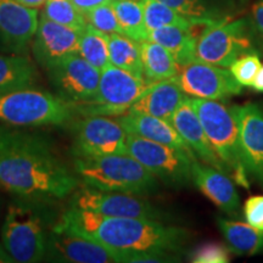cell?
I'll return each instance as SVG.
<instances>
[{
    "instance_id": "obj_21",
    "label": "cell",
    "mask_w": 263,
    "mask_h": 263,
    "mask_svg": "<svg viewBox=\"0 0 263 263\" xmlns=\"http://www.w3.org/2000/svg\"><path fill=\"white\" fill-rule=\"evenodd\" d=\"M116 120L121 123L127 134H133V136L144 138V139L156 141L163 145H168L193 154V151L189 149L185 141L182 139L178 132L174 129L168 121L150 116V115L133 112L121 115Z\"/></svg>"
},
{
    "instance_id": "obj_37",
    "label": "cell",
    "mask_w": 263,
    "mask_h": 263,
    "mask_svg": "<svg viewBox=\"0 0 263 263\" xmlns=\"http://www.w3.org/2000/svg\"><path fill=\"white\" fill-rule=\"evenodd\" d=\"M252 20H254L256 31L263 39V0H258L252 6Z\"/></svg>"
},
{
    "instance_id": "obj_31",
    "label": "cell",
    "mask_w": 263,
    "mask_h": 263,
    "mask_svg": "<svg viewBox=\"0 0 263 263\" xmlns=\"http://www.w3.org/2000/svg\"><path fill=\"white\" fill-rule=\"evenodd\" d=\"M159 2L195 21H212L219 18L207 0H159Z\"/></svg>"
},
{
    "instance_id": "obj_29",
    "label": "cell",
    "mask_w": 263,
    "mask_h": 263,
    "mask_svg": "<svg viewBox=\"0 0 263 263\" xmlns=\"http://www.w3.org/2000/svg\"><path fill=\"white\" fill-rule=\"evenodd\" d=\"M143 6L144 22L147 33L164 26H180V27H190L196 24L195 20H190L178 11L170 8L159 0H140Z\"/></svg>"
},
{
    "instance_id": "obj_7",
    "label": "cell",
    "mask_w": 263,
    "mask_h": 263,
    "mask_svg": "<svg viewBox=\"0 0 263 263\" xmlns=\"http://www.w3.org/2000/svg\"><path fill=\"white\" fill-rule=\"evenodd\" d=\"M254 51L244 18L213 20L199 35L195 60L219 67H229L241 55Z\"/></svg>"
},
{
    "instance_id": "obj_36",
    "label": "cell",
    "mask_w": 263,
    "mask_h": 263,
    "mask_svg": "<svg viewBox=\"0 0 263 263\" xmlns=\"http://www.w3.org/2000/svg\"><path fill=\"white\" fill-rule=\"evenodd\" d=\"M244 216L250 226L263 230V195L250 196L244 203Z\"/></svg>"
},
{
    "instance_id": "obj_32",
    "label": "cell",
    "mask_w": 263,
    "mask_h": 263,
    "mask_svg": "<svg viewBox=\"0 0 263 263\" xmlns=\"http://www.w3.org/2000/svg\"><path fill=\"white\" fill-rule=\"evenodd\" d=\"M84 16L88 25H90L98 31L105 33V34L110 35L114 33L122 34V29H121L117 16L115 14L112 2L89 10L88 12H85Z\"/></svg>"
},
{
    "instance_id": "obj_14",
    "label": "cell",
    "mask_w": 263,
    "mask_h": 263,
    "mask_svg": "<svg viewBox=\"0 0 263 263\" xmlns=\"http://www.w3.org/2000/svg\"><path fill=\"white\" fill-rule=\"evenodd\" d=\"M82 32L57 24L42 14L32 41L35 60L42 67L49 70L65 58L78 54Z\"/></svg>"
},
{
    "instance_id": "obj_27",
    "label": "cell",
    "mask_w": 263,
    "mask_h": 263,
    "mask_svg": "<svg viewBox=\"0 0 263 263\" xmlns=\"http://www.w3.org/2000/svg\"><path fill=\"white\" fill-rule=\"evenodd\" d=\"M115 14L122 29V34L137 42L147 39L143 6L140 0H112Z\"/></svg>"
},
{
    "instance_id": "obj_3",
    "label": "cell",
    "mask_w": 263,
    "mask_h": 263,
    "mask_svg": "<svg viewBox=\"0 0 263 263\" xmlns=\"http://www.w3.org/2000/svg\"><path fill=\"white\" fill-rule=\"evenodd\" d=\"M74 173L91 188L145 195L157 188V178L128 154L76 157Z\"/></svg>"
},
{
    "instance_id": "obj_20",
    "label": "cell",
    "mask_w": 263,
    "mask_h": 263,
    "mask_svg": "<svg viewBox=\"0 0 263 263\" xmlns=\"http://www.w3.org/2000/svg\"><path fill=\"white\" fill-rule=\"evenodd\" d=\"M186 95L177 83L176 77L149 85L145 93L138 99L127 112L155 116L170 122L174 111L180 106Z\"/></svg>"
},
{
    "instance_id": "obj_24",
    "label": "cell",
    "mask_w": 263,
    "mask_h": 263,
    "mask_svg": "<svg viewBox=\"0 0 263 263\" xmlns=\"http://www.w3.org/2000/svg\"><path fill=\"white\" fill-rule=\"evenodd\" d=\"M37 80V68L27 57L0 55V94L16 88L34 85Z\"/></svg>"
},
{
    "instance_id": "obj_4",
    "label": "cell",
    "mask_w": 263,
    "mask_h": 263,
    "mask_svg": "<svg viewBox=\"0 0 263 263\" xmlns=\"http://www.w3.org/2000/svg\"><path fill=\"white\" fill-rule=\"evenodd\" d=\"M74 114L70 103L34 85L0 94V122L9 126H61L70 122Z\"/></svg>"
},
{
    "instance_id": "obj_2",
    "label": "cell",
    "mask_w": 263,
    "mask_h": 263,
    "mask_svg": "<svg viewBox=\"0 0 263 263\" xmlns=\"http://www.w3.org/2000/svg\"><path fill=\"white\" fill-rule=\"evenodd\" d=\"M0 188L24 197L62 199L78 188V178L48 144H39L0 151Z\"/></svg>"
},
{
    "instance_id": "obj_8",
    "label": "cell",
    "mask_w": 263,
    "mask_h": 263,
    "mask_svg": "<svg viewBox=\"0 0 263 263\" xmlns=\"http://www.w3.org/2000/svg\"><path fill=\"white\" fill-rule=\"evenodd\" d=\"M150 84L129 72L108 65L101 70L97 94L90 103L72 105L76 112L84 116H116L126 114L132 105L145 93Z\"/></svg>"
},
{
    "instance_id": "obj_38",
    "label": "cell",
    "mask_w": 263,
    "mask_h": 263,
    "mask_svg": "<svg viewBox=\"0 0 263 263\" xmlns=\"http://www.w3.org/2000/svg\"><path fill=\"white\" fill-rule=\"evenodd\" d=\"M112 0H72V3L77 6L80 11L83 12H88L89 10L97 8L99 5L106 4V3H111Z\"/></svg>"
},
{
    "instance_id": "obj_15",
    "label": "cell",
    "mask_w": 263,
    "mask_h": 263,
    "mask_svg": "<svg viewBox=\"0 0 263 263\" xmlns=\"http://www.w3.org/2000/svg\"><path fill=\"white\" fill-rule=\"evenodd\" d=\"M59 262L115 263L122 262L120 256L93 239L52 228L47 239L45 256Z\"/></svg>"
},
{
    "instance_id": "obj_18",
    "label": "cell",
    "mask_w": 263,
    "mask_h": 263,
    "mask_svg": "<svg viewBox=\"0 0 263 263\" xmlns=\"http://www.w3.org/2000/svg\"><path fill=\"white\" fill-rule=\"evenodd\" d=\"M170 123L178 132V134L185 141L189 149L193 151L196 159H199L202 163L209 164V166L227 173L224 164L217 156L216 151L213 150L212 145L207 139L202 124L200 122L199 116H197L189 97L184 99L180 106L174 111L170 118Z\"/></svg>"
},
{
    "instance_id": "obj_11",
    "label": "cell",
    "mask_w": 263,
    "mask_h": 263,
    "mask_svg": "<svg viewBox=\"0 0 263 263\" xmlns=\"http://www.w3.org/2000/svg\"><path fill=\"white\" fill-rule=\"evenodd\" d=\"M73 153L76 157L127 154V132L116 118L85 116L76 124Z\"/></svg>"
},
{
    "instance_id": "obj_6",
    "label": "cell",
    "mask_w": 263,
    "mask_h": 263,
    "mask_svg": "<svg viewBox=\"0 0 263 263\" xmlns=\"http://www.w3.org/2000/svg\"><path fill=\"white\" fill-rule=\"evenodd\" d=\"M47 239L41 216L31 206L15 202L8 207L2 227V244L12 261H42L47 251Z\"/></svg>"
},
{
    "instance_id": "obj_9",
    "label": "cell",
    "mask_w": 263,
    "mask_h": 263,
    "mask_svg": "<svg viewBox=\"0 0 263 263\" xmlns=\"http://www.w3.org/2000/svg\"><path fill=\"white\" fill-rule=\"evenodd\" d=\"M127 154L168 185H185L192 179V163L196 157L186 151L127 134Z\"/></svg>"
},
{
    "instance_id": "obj_22",
    "label": "cell",
    "mask_w": 263,
    "mask_h": 263,
    "mask_svg": "<svg viewBox=\"0 0 263 263\" xmlns=\"http://www.w3.org/2000/svg\"><path fill=\"white\" fill-rule=\"evenodd\" d=\"M210 22L211 21H199L190 27L164 26L149 32L147 41L155 42L166 48L182 67L195 60L197 38Z\"/></svg>"
},
{
    "instance_id": "obj_28",
    "label": "cell",
    "mask_w": 263,
    "mask_h": 263,
    "mask_svg": "<svg viewBox=\"0 0 263 263\" xmlns=\"http://www.w3.org/2000/svg\"><path fill=\"white\" fill-rule=\"evenodd\" d=\"M78 55L98 70H104L110 65L108 58V34L98 31L90 25L81 33Z\"/></svg>"
},
{
    "instance_id": "obj_30",
    "label": "cell",
    "mask_w": 263,
    "mask_h": 263,
    "mask_svg": "<svg viewBox=\"0 0 263 263\" xmlns=\"http://www.w3.org/2000/svg\"><path fill=\"white\" fill-rule=\"evenodd\" d=\"M42 14L51 21L62 26L83 31L88 22L82 11L78 10L72 0H47L43 6Z\"/></svg>"
},
{
    "instance_id": "obj_40",
    "label": "cell",
    "mask_w": 263,
    "mask_h": 263,
    "mask_svg": "<svg viewBox=\"0 0 263 263\" xmlns=\"http://www.w3.org/2000/svg\"><path fill=\"white\" fill-rule=\"evenodd\" d=\"M252 88H254L256 91H258V93H263V66H261L257 76H256Z\"/></svg>"
},
{
    "instance_id": "obj_23",
    "label": "cell",
    "mask_w": 263,
    "mask_h": 263,
    "mask_svg": "<svg viewBox=\"0 0 263 263\" xmlns=\"http://www.w3.org/2000/svg\"><path fill=\"white\" fill-rule=\"evenodd\" d=\"M141 62H143L144 81L147 84L168 80L179 73L180 66L173 55L155 42H140Z\"/></svg>"
},
{
    "instance_id": "obj_10",
    "label": "cell",
    "mask_w": 263,
    "mask_h": 263,
    "mask_svg": "<svg viewBox=\"0 0 263 263\" xmlns=\"http://www.w3.org/2000/svg\"><path fill=\"white\" fill-rule=\"evenodd\" d=\"M70 209L89 211L108 217H133V218L160 221L161 213L144 200L133 194L105 192L83 185L72 193Z\"/></svg>"
},
{
    "instance_id": "obj_1",
    "label": "cell",
    "mask_w": 263,
    "mask_h": 263,
    "mask_svg": "<svg viewBox=\"0 0 263 263\" xmlns=\"http://www.w3.org/2000/svg\"><path fill=\"white\" fill-rule=\"evenodd\" d=\"M54 228L93 239L122 262L173 261L188 240L186 230L155 219L108 217L74 209L66 210Z\"/></svg>"
},
{
    "instance_id": "obj_13",
    "label": "cell",
    "mask_w": 263,
    "mask_h": 263,
    "mask_svg": "<svg viewBox=\"0 0 263 263\" xmlns=\"http://www.w3.org/2000/svg\"><path fill=\"white\" fill-rule=\"evenodd\" d=\"M176 80L183 93L192 98L219 101L241 91V85L226 67L197 60L182 66Z\"/></svg>"
},
{
    "instance_id": "obj_35",
    "label": "cell",
    "mask_w": 263,
    "mask_h": 263,
    "mask_svg": "<svg viewBox=\"0 0 263 263\" xmlns=\"http://www.w3.org/2000/svg\"><path fill=\"white\" fill-rule=\"evenodd\" d=\"M39 144H47L41 138L32 136V134L16 132L9 128L0 127V151L14 147L27 146V145H39Z\"/></svg>"
},
{
    "instance_id": "obj_19",
    "label": "cell",
    "mask_w": 263,
    "mask_h": 263,
    "mask_svg": "<svg viewBox=\"0 0 263 263\" xmlns=\"http://www.w3.org/2000/svg\"><path fill=\"white\" fill-rule=\"evenodd\" d=\"M192 179L197 189L228 215H236L240 199L228 174L195 159L192 163Z\"/></svg>"
},
{
    "instance_id": "obj_5",
    "label": "cell",
    "mask_w": 263,
    "mask_h": 263,
    "mask_svg": "<svg viewBox=\"0 0 263 263\" xmlns=\"http://www.w3.org/2000/svg\"><path fill=\"white\" fill-rule=\"evenodd\" d=\"M203 130L217 156L224 164L227 174L239 185L250 189L248 172L240 153L239 129L232 108L217 100L190 98Z\"/></svg>"
},
{
    "instance_id": "obj_34",
    "label": "cell",
    "mask_w": 263,
    "mask_h": 263,
    "mask_svg": "<svg viewBox=\"0 0 263 263\" xmlns=\"http://www.w3.org/2000/svg\"><path fill=\"white\" fill-rule=\"evenodd\" d=\"M192 261L195 263H227L229 262V252L224 245L206 242L193 252Z\"/></svg>"
},
{
    "instance_id": "obj_25",
    "label": "cell",
    "mask_w": 263,
    "mask_h": 263,
    "mask_svg": "<svg viewBox=\"0 0 263 263\" xmlns=\"http://www.w3.org/2000/svg\"><path fill=\"white\" fill-rule=\"evenodd\" d=\"M217 222L230 250L236 255H255L263 251V230L249 223L227 221L223 218H218Z\"/></svg>"
},
{
    "instance_id": "obj_26",
    "label": "cell",
    "mask_w": 263,
    "mask_h": 263,
    "mask_svg": "<svg viewBox=\"0 0 263 263\" xmlns=\"http://www.w3.org/2000/svg\"><path fill=\"white\" fill-rule=\"evenodd\" d=\"M108 58L110 64L129 73L144 78L141 62L140 43L133 39L114 33L108 35Z\"/></svg>"
},
{
    "instance_id": "obj_16",
    "label": "cell",
    "mask_w": 263,
    "mask_h": 263,
    "mask_svg": "<svg viewBox=\"0 0 263 263\" xmlns=\"http://www.w3.org/2000/svg\"><path fill=\"white\" fill-rule=\"evenodd\" d=\"M239 129V144L246 172L263 186V110L259 105L233 106Z\"/></svg>"
},
{
    "instance_id": "obj_12",
    "label": "cell",
    "mask_w": 263,
    "mask_h": 263,
    "mask_svg": "<svg viewBox=\"0 0 263 263\" xmlns=\"http://www.w3.org/2000/svg\"><path fill=\"white\" fill-rule=\"evenodd\" d=\"M47 72L57 95L71 105L90 103L97 94L101 71L78 54L65 58Z\"/></svg>"
},
{
    "instance_id": "obj_41",
    "label": "cell",
    "mask_w": 263,
    "mask_h": 263,
    "mask_svg": "<svg viewBox=\"0 0 263 263\" xmlns=\"http://www.w3.org/2000/svg\"><path fill=\"white\" fill-rule=\"evenodd\" d=\"M0 262H14L3 244L0 245Z\"/></svg>"
},
{
    "instance_id": "obj_39",
    "label": "cell",
    "mask_w": 263,
    "mask_h": 263,
    "mask_svg": "<svg viewBox=\"0 0 263 263\" xmlns=\"http://www.w3.org/2000/svg\"><path fill=\"white\" fill-rule=\"evenodd\" d=\"M15 2L20 3V4L26 6V8L37 10L39 8H42V6H44L47 0H15Z\"/></svg>"
},
{
    "instance_id": "obj_33",
    "label": "cell",
    "mask_w": 263,
    "mask_h": 263,
    "mask_svg": "<svg viewBox=\"0 0 263 263\" xmlns=\"http://www.w3.org/2000/svg\"><path fill=\"white\" fill-rule=\"evenodd\" d=\"M261 66V60L257 52L250 51L236 59L229 66V71L241 87H252Z\"/></svg>"
},
{
    "instance_id": "obj_17",
    "label": "cell",
    "mask_w": 263,
    "mask_h": 263,
    "mask_svg": "<svg viewBox=\"0 0 263 263\" xmlns=\"http://www.w3.org/2000/svg\"><path fill=\"white\" fill-rule=\"evenodd\" d=\"M38 11L15 0H0V48L25 55L37 31Z\"/></svg>"
}]
</instances>
